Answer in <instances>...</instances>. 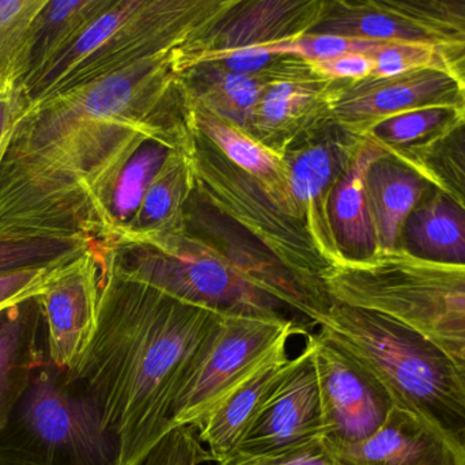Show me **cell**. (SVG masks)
I'll return each instance as SVG.
<instances>
[{
  "instance_id": "1",
  "label": "cell",
  "mask_w": 465,
  "mask_h": 465,
  "mask_svg": "<svg viewBox=\"0 0 465 465\" xmlns=\"http://www.w3.org/2000/svg\"><path fill=\"white\" fill-rule=\"evenodd\" d=\"M100 251L97 324L67 376L97 411L116 465H138L171 431L174 399L226 311L123 276Z\"/></svg>"
},
{
  "instance_id": "2",
  "label": "cell",
  "mask_w": 465,
  "mask_h": 465,
  "mask_svg": "<svg viewBox=\"0 0 465 465\" xmlns=\"http://www.w3.org/2000/svg\"><path fill=\"white\" fill-rule=\"evenodd\" d=\"M144 138L195 144L193 98L176 52L30 104L0 163V198L29 182L68 142L117 160Z\"/></svg>"
},
{
  "instance_id": "3",
  "label": "cell",
  "mask_w": 465,
  "mask_h": 465,
  "mask_svg": "<svg viewBox=\"0 0 465 465\" xmlns=\"http://www.w3.org/2000/svg\"><path fill=\"white\" fill-rule=\"evenodd\" d=\"M98 245L123 276L188 302L262 316H281L286 306L314 325L328 308L252 240L217 243L188 226Z\"/></svg>"
},
{
  "instance_id": "4",
  "label": "cell",
  "mask_w": 465,
  "mask_h": 465,
  "mask_svg": "<svg viewBox=\"0 0 465 465\" xmlns=\"http://www.w3.org/2000/svg\"><path fill=\"white\" fill-rule=\"evenodd\" d=\"M319 338L371 377L392 401L441 431L465 455V384L452 361L414 328L328 300Z\"/></svg>"
},
{
  "instance_id": "5",
  "label": "cell",
  "mask_w": 465,
  "mask_h": 465,
  "mask_svg": "<svg viewBox=\"0 0 465 465\" xmlns=\"http://www.w3.org/2000/svg\"><path fill=\"white\" fill-rule=\"evenodd\" d=\"M245 0H120L49 57L21 87L30 104L182 51L206 37Z\"/></svg>"
},
{
  "instance_id": "6",
  "label": "cell",
  "mask_w": 465,
  "mask_h": 465,
  "mask_svg": "<svg viewBox=\"0 0 465 465\" xmlns=\"http://www.w3.org/2000/svg\"><path fill=\"white\" fill-rule=\"evenodd\" d=\"M320 281L328 300L385 314L422 333L452 361L465 384V265L381 252L330 265Z\"/></svg>"
},
{
  "instance_id": "7",
  "label": "cell",
  "mask_w": 465,
  "mask_h": 465,
  "mask_svg": "<svg viewBox=\"0 0 465 465\" xmlns=\"http://www.w3.org/2000/svg\"><path fill=\"white\" fill-rule=\"evenodd\" d=\"M0 465H116V450L89 399L48 360L0 428Z\"/></svg>"
},
{
  "instance_id": "8",
  "label": "cell",
  "mask_w": 465,
  "mask_h": 465,
  "mask_svg": "<svg viewBox=\"0 0 465 465\" xmlns=\"http://www.w3.org/2000/svg\"><path fill=\"white\" fill-rule=\"evenodd\" d=\"M190 165L193 193L245 232L314 297L328 303L320 281L327 264L303 223L284 214L253 177L226 160L198 130Z\"/></svg>"
},
{
  "instance_id": "9",
  "label": "cell",
  "mask_w": 465,
  "mask_h": 465,
  "mask_svg": "<svg viewBox=\"0 0 465 465\" xmlns=\"http://www.w3.org/2000/svg\"><path fill=\"white\" fill-rule=\"evenodd\" d=\"M297 333L309 332L283 314L225 312L174 399L171 430L179 426L198 429Z\"/></svg>"
},
{
  "instance_id": "10",
  "label": "cell",
  "mask_w": 465,
  "mask_h": 465,
  "mask_svg": "<svg viewBox=\"0 0 465 465\" xmlns=\"http://www.w3.org/2000/svg\"><path fill=\"white\" fill-rule=\"evenodd\" d=\"M257 75L264 79L265 87L248 133L265 146L284 155L332 124L338 81L324 78L294 56L279 57Z\"/></svg>"
},
{
  "instance_id": "11",
  "label": "cell",
  "mask_w": 465,
  "mask_h": 465,
  "mask_svg": "<svg viewBox=\"0 0 465 465\" xmlns=\"http://www.w3.org/2000/svg\"><path fill=\"white\" fill-rule=\"evenodd\" d=\"M463 90L442 68H420L392 78L338 81L331 120L350 135L365 138L390 117L428 106H461Z\"/></svg>"
},
{
  "instance_id": "12",
  "label": "cell",
  "mask_w": 465,
  "mask_h": 465,
  "mask_svg": "<svg viewBox=\"0 0 465 465\" xmlns=\"http://www.w3.org/2000/svg\"><path fill=\"white\" fill-rule=\"evenodd\" d=\"M361 139L330 124L284 154L301 223L327 267L344 260L331 221V196Z\"/></svg>"
},
{
  "instance_id": "13",
  "label": "cell",
  "mask_w": 465,
  "mask_h": 465,
  "mask_svg": "<svg viewBox=\"0 0 465 465\" xmlns=\"http://www.w3.org/2000/svg\"><path fill=\"white\" fill-rule=\"evenodd\" d=\"M332 0H245L198 43L176 52L183 74L242 49L278 45L313 32Z\"/></svg>"
},
{
  "instance_id": "14",
  "label": "cell",
  "mask_w": 465,
  "mask_h": 465,
  "mask_svg": "<svg viewBox=\"0 0 465 465\" xmlns=\"http://www.w3.org/2000/svg\"><path fill=\"white\" fill-rule=\"evenodd\" d=\"M324 437L322 395L313 347L308 341L259 420L232 456L279 455Z\"/></svg>"
},
{
  "instance_id": "15",
  "label": "cell",
  "mask_w": 465,
  "mask_h": 465,
  "mask_svg": "<svg viewBox=\"0 0 465 465\" xmlns=\"http://www.w3.org/2000/svg\"><path fill=\"white\" fill-rule=\"evenodd\" d=\"M324 411L325 439L358 442L379 430L393 404L385 391L317 333H308Z\"/></svg>"
},
{
  "instance_id": "16",
  "label": "cell",
  "mask_w": 465,
  "mask_h": 465,
  "mask_svg": "<svg viewBox=\"0 0 465 465\" xmlns=\"http://www.w3.org/2000/svg\"><path fill=\"white\" fill-rule=\"evenodd\" d=\"M97 241L71 260L59 276L38 295L45 324L48 360L60 369L74 365L97 324L101 282Z\"/></svg>"
},
{
  "instance_id": "17",
  "label": "cell",
  "mask_w": 465,
  "mask_h": 465,
  "mask_svg": "<svg viewBox=\"0 0 465 465\" xmlns=\"http://www.w3.org/2000/svg\"><path fill=\"white\" fill-rule=\"evenodd\" d=\"M196 142V141H195ZM193 146L165 138L139 142L95 188L90 198V226L97 242L116 240L141 207L154 177L173 153L191 154Z\"/></svg>"
},
{
  "instance_id": "18",
  "label": "cell",
  "mask_w": 465,
  "mask_h": 465,
  "mask_svg": "<svg viewBox=\"0 0 465 465\" xmlns=\"http://www.w3.org/2000/svg\"><path fill=\"white\" fill-rule=\"evenodd\" d=\"M325 447L341 465H464L465 455L441 431L412 412L392 407L368 439Z\"/></svg>"
},
{
  "instance_id": "19",
  "label": "cell",
  "mask_w": 465,
  "mask_h": 465,
  "mask_svg": "<svg viewBox=\"0 0 465 465\" xmlns=\"http://www.w3.org/2000/svg\"><path fill=\"white\" fill-rule=\"evenodd\" d=\"M349 10L391 16L406 40L430 44L442 68L465 92V0H333Z\"/></svg>"
},
{
  "instance_id": "20",
  "label": "cell",
  "mask_w": 465,
  "mask_h": 465,
  "mask_svg": "<svg viewBox=\"0 0 465 465\" xmlns=\"http://www.w3.org/2000/svg\"><path fill=\"white\" fill-rule=\"evenodd\" d=\"M292 363L294 358L289 357L284 347L199 426V439L209 450L213 463L226 460L237 450Z\"/></svg>"
},
{
  "instance_id": "21",
  "label": "cell",
  "mask_w": 465,
  "mask_h": 465,
  "mask_svg": "<svg viewBox=\"0 0 465 465\" xmlns=\"http://www.w3.org/2000/svg\"><path fill=\"white\" fill-rule=\"evenodd\" d=\"M45 333L40 298H26L0 311V428L32 382L35 371L48 361L41 346Z\"/></svg>"
},
{
  "instance_id": "22",
  "label": "cell",
  "mask_w": 465,
  "mask_h": 465,
  "mask_svg": "<svg viewBox=\"0 0 465 465\" xmlns=\"http://www.w3.org/2000/svg\"><path fill=\"white\" fill-rule=\"evenodd\" d=\"M193 103L196 130L226 160L253 177L284 214L301 221L284 155L257 141L248 131L215 116L193 100Z\"/></svg>"
},
{
  "instance_id": "23",
  "label": "cell",
  "mask_w": 465,
  "mask_h": 465,
  "mask_svg": "<svg viewBox=\"0 0 465 465\" xmlns=\"http://www.w3.org/2000/svg\"><path fill=\"white\" fill-rule=\"evenodd\" d=\"M429 187L422 174L388 152L371 163L365 177L366 201L379 253L396 251L407 217Z\"/></svg>"
},
{
  "instance_id": "24",
  "label": "cell",
  "mask_w": 465,
  "mask_h": 465,
  "mask_svg": "<svg viewBox=\"0 0 465 465\" xmlns=\"http://www.w3.org/2000/svg\"><path fill=\"white\" fill-rule=\"evenodd\" d=\"M396 251L423 262L465 265V212L430 184L407 217Z\"/></svg>"
},
{
  "instance_id": "25",
  "label": "cell",
  "mask_w": 465,
  "mask_h": 465,
  "mask_svg": "<svg viewBox=\"0 0 465 465\" xmlns=\"http://www.w3.org/2000/svg\"><path fill=\"white\" fill-rule=\"evenodd\" d=\"M385 152L371 136L361 139L331 196V221L344 259L366 260L379 253L366 201L365 177L371 163Z\"/></svg>"
},
{
  "instance_id": "26",
  "label": "cell",
  "mask_w": 465,
  "mask_h": 465,
  "mask_svg": "<svg viewBox=\"0 0 465 465\" xmlns=\"http://www.w3.org/2000/svg\"><path fill=\"white\" fill-rule=\"evenodd\" d=\"M193 193L190 154L173 153L153 180L133 221L112 242L184 231L188 228L185 206Z\"/></svg>"
},
{
  "instance_id": "27",
  "label": "cell",
  "mask_w": 465,
  "mask_h": 465,
  "mask_svg": "<svg viewBox=\"0 0 465 465\" xmlns=\"http://www.w3.org/2000/svg\"><path fill=\"white\" fill-rule=\"evenodd\" d=\"M185 82L196 104L245 131L265 87L262 76L232 73L218 63L193 68Z\"/></svg>"
},
{
  "instance_id": "28",
  "label": "cell",
  "mask_w": 465,
  "mask_h": 465,
  "mask_svg": "<svg viewBox=\"0 0 465 465\" xmlns=\"http://www.w3.org/2000/svg\"><path fill=\"white\" fill-rule=\"evenodd\" d=\"M119 2L120 0H49L38 14L30 32L27 73L25 79L35 74L49 57L75 40Z\"/></svg>"
},
{
  "instance_id": "29",
  "label": "cell",
  "mask_w": 465,
  "mask_h": 465,
  "mask_svg": "<svg viewBox=\"0 0 465 465\" xmlns=\"http://www.w3.org/2000/svg\"><path fill=\"white\" fill-rule=\"evenodd\" d=\"M422 174L465 212V117L422 146L388 152Z\"/></svg>"
},
{
  "instance_id": "30",
  "label": "cell",
  "mask_w": 465,
  "mask_h": 465,
  "mask_svg": "<svg viewBox=\"0 0 465 465\" xmlns=\"http://www.w3.org/2000/svg\"><path fill=\"white\" fill-rule=\"evenodd\" d=\"M49 0H0V92L21 86L27 73L30 32Z\"/></svg>"
},
{
  "instance_id": "31",
  "label": "cell",
  "mask_w": 465,
  "mask_h": 465,
  "mask_svg": "<svg viewBox=\"0 0 465 465\" xmlns=\"http://www.w3.org/2000/svg\"><path fill=\"white\" fill-rule=\"evenodd\" d=\"M461 117V106H428L390 117L369 133L387 152L412 149L439 138Z\"/></svg>"
},
{
  "instance_id": "32",
  "label": "cell",
  "mask_w": 465,
  "mask_h": 465,
  "mask_svg": "<svg viewBox=\"0 0 465 465\" xmlns=\"http://www.w3.org/2000/svg\"><path fill=\"white\" fill-rule=\"evenodd\" d=\"M94 242L81 237L0 238V275L71 262Z\"/></svg>"
},
{
  "instance_id": "33",
  "label": "cell",
  "mask_w": 465,
  "mask_h": 465,
  "mask_svg": "<svg viewBox=\"0 0 465 465\" xmlns=\"http://www.w3.org/2000/svg\"><path fill=\"white\" fill-rule=\"evenodd\" d=\"M387 40L346 37L330 33H306L294 40L267 46L275 56H294L309 63L325 62L346 54H373Z\"/></svg>"
},
{
  "instance_id": "34",
  "label": "cell",
  "mask_w": 465,
  "mask_h": 465,
  "mask_svg": "<svg viewBox=\"0 0 465 465\" xmlns=\"http://www.w3.org/2000/svg\"><path fill=\"white\" fill-rule=\"evenodd\" d=\"M371 57L374 60L371 76L374 78H392L420 68H442L434 46L422 41H388Z\"/></svg>"
},
{
  "instance_id": "35",
  "label": "cell",
  "mask_w": 465,
  "mask_h": 465,
  "mask_svg": "<svg viewBox=\"0 0 465 465\" xmlns=\"http://www.w3.org/2000/svg\"><path fill=\"white\" fill-rule=\"evenodd\" d=\"M212 463L209 450L199 439L198 429H172L138 465H203Z\"/></svg>"
},
{
  "instance_id": "36",
  "label": "cell",
  "mask_w": 465,
  "mask_h": 465,
  "mask_svg": "<svg viewBox=\"0 0 465 465\" xmlns=\"http://www.w3.org/2000/svg\"><path fill=\"white\" fill-rule=\"evenodd\" d=\"M68 262L0 275V311L45 292Z\"/></svg>"
},
{
  "instance_id": "37",
  "label": "cell",
  "mask_w": 465,
  "mask_h": 465,
  "mask_svg": "<svg viewBox=\"0 0 465 465\" xmlns=\"http://www.w3.org/2000/svg\"><path fill=\"white\" fill-rule=\"evenodd\" d=\"M217 465H341L325 447L324 439L309 442L302 447L279 455L265 458H232Z\"/></svg>"
},
{
  "instance_id": "38",
  "label": "cell",
  "mask_w": 465,
  "mask_h": 465,
  "mask_svg": "<svg viewBox=\"0 0 465 465\" xmlns=\"http://www.w3.org/2000/svg\"><path fill=\"white\" fill-rule=\"evenodd\" d=\"M309 64L317 74L331 81H361L371 76L374 71L373 57L365 54H346Z\"/></svg>"
},
{
  "instance_id": "39",
  "label": "cell",
  "mask_w": 465,
  "mask_h": 465,
  "mask_svg": "<svg viewBox=\"0 0 465 465\" xmlns=\"http://www.w3.org/2000/svg\"><path fill=\"white\" fill-rule=\"evenodd\" d=\"M29 104L21 86L0 92V163L10 142L11 133Z\"/></svg>"
},
{
  "instance_id": "40",
  "label": "cell",
  "mask_w": 465,
  "mask_h": 465,
  "mask_svg": "<svg viewBox=\"0 0 465 465\" xmlns=\"http://www.w3.org/2000/svg\"><path fill=\"white\" fill-rule=\"evenodd\" d=\"M279 57L282 56H275V54H271L267 46H256V48L234 52V54H229L228 57L221 60L218 64L223 65L228 71H232V73L257 75L265 68L272 65Z\"/></svg>"
},
{
  "instance_id": "41",
  "label": "cell",
  "mask_w": 465,
  "mask_h": 465,
  "mask_svg": "<svg viewBox=\"0 0 465 465\" xmlns=\"http://www.w3.org/2000/svg\"><path fill=\"white\" fill-rule=\"evenodd\" d=\"M461 112H463V116L465 117V92H463V105H461Z\"/></svg>"
},
{
  "instance_id": "42",
  "label": "cell",
  "mask_w": 465,
  "mask_h": 465,
  "mask_svg": "<svg viewBox=\"0 0 465 465\" xmlns=\"http://www.w3.org/2000/svg\"><path fill=\"white\" fill-rule=\"evenodd\" d=\"M464 465H465V461H464Z\"/></svg>"
}]
</instances>
